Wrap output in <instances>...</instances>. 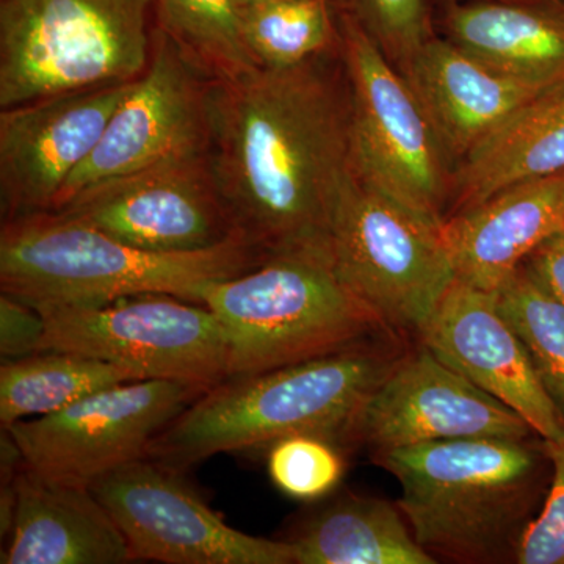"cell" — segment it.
I'll return each mask as SVG.
<instances>
[{
	"label": "cell",
	"mask_w": 564,
	"mask_h": 564,
	"mask_svg": "<svg viewBox=\"0 0 564 564\" xmlns=\"http://www.w3.org/2000/svg\"><path fill=\"white\" fill-rule=\"evenodd\" d=\"M296 564H434L400 508L378 499H345L303 527L292 541Z\"/></svg>",
	"instance_id": "obj_22"
},
{
	"label": "cell",
	"mask_w": 564,
	"mask_h": 564,
	"mask_svg": "<svg viewBox=\"0 0 564 564\" xmlns=\"http://www.w3.org/2000/svg\"><path fill=\"white\" fill-rule=\"evenodd\" d=\"M350 82L352 170L384 195L443 226L452 172L440 137L406 77L352 14L340 22Z\"/></svg>",
	"instance_id": "obj_8"
},
{
	"label": "cell",
	"mask_w": 564,
	"mask_h": 564,
	"mask_svg": "<svg viewBox=\"0 0 564 564\" xmlns=\"http://www.w3.org/2000/svg\"><path fill=\"white\" fill-rule=\"evenodd\" d=\"M419 336L445 366L521 415L544 443H563L564 415L496 293L455 280Z\"/></svg>",
	"instance_id": "obj_16"
},
{
	"label": "cell",
	"mask_w": 564,
	"mask_h": 564,
	"mask_svg": "<svg viewBox=\"0 0 564 564\" xmlns=\"http://www.w3.org/2000/svg\"><path fill=\"white\" fill-rule=\"evenodd\" d=\"M139 380L131 370L74 351L7 359L0 367V423L10 429L31 415L57 413L93 393Z\"/></svg>",
	"instance_id": "obj_23"
},
{
	"label": "cell",
	"mask_w": 564,
	"mask_h": 564,
	"mask_svg": "<svg viewBox=\"0 0 564 564\" xmlns=\"http://www.w3.org/2000/svg\"><path fill=\"white\" fill-rule=\"evenodd\" d=\"M494 293L532 356L545 391L564 415V304L525 263Z\"/></svg>",
	"instance_id": "obj_26"
},
{
	"label": "cell",
	"mask_w": 564,
	"mask_h": 564,
	"mask_svg": "<svg viewBox=\"0 0 564 564\" xmlns=\"http://www.w3.org/2000/svg\"><path fill=\"white\" fill-rule=\"evenodd\" d=\"M356 20L400 70L434 39L425 0H352Z\"/></svg>",
	"instance_id": "obj_28"
},
{
	"label": "cell",
	"mask_w": 564,
	"mask_h": 564,
	"mask_svg": "<svg viewBox=\"0 0 564 564\" xmlns=\"http://www.w3.org/2000/svg\"><path fill=\"white\" fill-rule=\"evenodd\" d=\"M393 362L358 344L269 372L226 378L169 423L147 456L182 473L210 456L295 434L332 441L352 432L367 397Z\"/></svg>",
	"instance_id": "obj_3"
},
{
	"label": "cell",
	"mask_w": 564,
	"mask_h": 564,
	"mask_svg": "<svg viewBox=\"0 0 564 564\" xmlns=\"http://www.w3.org/2000/svg\"><path fill=\"white\" fill-rule=\"evenodd\" d=\"M141 250H207L242 236L223 202L209 155L99 182L58 210Z\"/></svg>",
	"instance_id": "obj_13"
},
{
	"label": "cell",
	"mask_w": 564,
	"mask_h": 564,
	"mask_svg": "<svg viewBox=\"0 0 564 564\" xmlns=\"http://www.w3.org/2000/svg\"><path fill=\"white\" fill-rule=\"evenodd\" d=\"M452 43L492 68L564 82V18L534 3L484 0L448 14Z\"/></svg>",
	"instance_id": "obj_21"
},
{
	"label": "cell",
	"mask_w": 564,
	"mask_h": 564,
	"mask_svg": "<svg viewBox=\"0 0 564 564\" xmlns=\"http://www.w3.org/2000/svg\"><path fill=\"white\" fill-rule=\"evenodd\" d=\"M209 88L162 29L151 61L115 110L98 147L66 182L54 210L99 182L209 152Z\"/></svg>",
	"instance_id": "obj_12"
},
{
	"label": "cell",
	"mask_w": 564,
	"mask_h": 564,
	"mask_svg": "<svg viewBox=\"0 0 564 564\" xmlns=\"http://www.w3.org/2000/svg\"><path fill=\"white\" fill-rule=\"evenodd\" d=\"M135 80L62 93L0 111L3 220L55 209L66 182L98 147Z\"/></svg>",
	"instance_id": "obj_14"
},
{
	"label": "cell",
	"mask_w": 564,
	"mask_h": 564,
	"mask_svg": "<svg viewBox=\"0 0 564 564\" xmlns=\"http://www.w3.org/2000/svg\"><path fill=\"white\" fill-rule=\"evenodd\" d=\"M161 29L210 80L258 68L243 35L240 0H158Z\"/></svg>",
	"instance_id": "obj_24"
},
{
	"label": "cell",
	"mask_w": 564,
	"mask_h": 564,
	"mask_svg": "<svg viewBox=\"0 0 564 564\" xmlns=\"http://www.w3.org/2000/svg\"><path fill=\"white\" fill-rule=\"evenodd\" d=\"M46 322L31 304L2 293L0 296V355L7 359L24 358L41 351Z\"/></svg>",
	"instance_id": "obj_30"
},
{
	"label": "cell",
	"mask_w": 564,
	"mask_h": 564,
	"mask_svg": "<svg viewBox=\"0 0 564 564\" xmlns=\"http://www.w3.org/2000/svg\"><path fill=\"white\" fill-rule=\"evenodd\" d=\"M269 256L243 236L202 251L141 250L62 212H43L3 220L0 289L36 310L150 293L202 304L212 282L248 272Z\"/></svg>",
	"instance_id": "obj_2"
},
{
	"label": "cell",
	"mask_w": 564,
	"mask_h": 564,
	"mask_svg": "<svg viewBox=\"0 0 564 564\" xmlns=\"http://www.w3.org/2000/svg\"><path fill=\"white\" fill-rule=\"evenodd\" d=\"M455 280L496 292L541 245L564 232V172L518 182L444 221Z\"/></svg>",
	"instance_id": "obj_18"
},
{
	"label": "cell",
	"mask_w": 564,
	"mask_h": 564,
	"mask_svg": "<svg viewBox=\"0 0 564 564\" xmlns=\"http://www.w3.org/2000/svg\"><path fill=\"white\" fill-rule=\"evenodd\" d=\"M39 311L46 322L41 351L80 352L141 380L182 381L206 391L229 377L226 334L204 304L150 293Z\"/></svg>",
	"instance_id": "obj_9"
},
{
	"label": "cell",
	"mask_w": 564,
	"mask_h": 564,
	"mask_svg": "<svg viewBox=\"0 0 564 564\" xmlns=\"http://www.w3.org/2000/svg\"><path fill=\"white\" fill-rule=\"evenodd\" d=\"M562 172L564 88L519 111L455 166L447 218L518 182Z\"/></svg>",
	"instance_id": "obj_20"
},
{
	"label": "cell",
	"mask_w": 564,
	"mask_h": 564,
	"mask_svg": "<svg viewBox=\"0 0 564 564\" xmlns=\"http://www.w3.org/2000/svg\"><path fill=\"white\" fill-rule=\"evenodd\" d=\"M124 533L133 560L166 564H291L292 544L232 529L181 470L135 459L90 485Z\"/></svg>",
	"instance_id": "obj_11"
},
{
	"label": "cell",
	"mask_w": 564,
	"mask_h": 564,
	"mask_svg": "<svg viewBox=\"0 0 564 564\" xmlns=\"http://www.w3.org/2000/svg\"><path fill=\"white\" fill-rule=\"evenodd\" d=\"M270 478L285 496L314 500L332 492L344 474V459L329 440L295 434L270 445Z\"/></svg>",
	"instance_id": "obj_27"
},
{
	"label": "cell",
	"mask_w": 564,
	"mask_h": 564,
	"mask_svg": "<svg viewBox=\"0 0 564 564\" xmlns=\"http://www.w3.org/2000/svg\"><path fill=\"white\" fill-rule=\"evenodd\" d=\"M154 0H0V109L139 79Z\"/></svg>",
	"instance_id": "obj_6"
},
{
	"label": "cell",
	"mask_w": 564,
	"mask_h": 564,
	"mask_svg": "<svg viewBox=\"0 0 564 564\" xmlns=\"http://www.w3.org/2000/svg\"><path fill=\"white\" fill-rule=\"evenodd\" d=\"M499 2L540 3L544 0H499Z\"/></svg>",
	"instance_id": "obj_32"
},
{
	"label": "cell",
	"mask_w": 564,
	"mask_h": 564,
	"mask_svg": "<svg viewBox=\"0 0 564 564\" xmlns=\"http://www.w3.org/2000/svg\"><path fill=\"white\" fill-rule=\"evenodd\" d=\"M202 304L226 334L228 378L321 358L384 329L322 250L274 252L248 272L212 282Z\"/></svg>",
	"instance_id": "obj_4"
},
{
	"label": "cell",
	"mask_w": 564,
	"mask_h": 564,
	"mask_svg": "<svg viewBox=\"0 0 564 564\" xmlns=\"http://www.w3.org/2000/svg\"><path fill=\"white\" fill-rule=\"evenodd\" d=\"M209 162L237 231L261 250L329 251L352 172L350 110L313 61L210 80Z\"/></svg>",
	"instance_id": "obj_1"
},
{
	"label": "cell",
	"mask_w": 564,
	"mask_h": 564,
	"mask_svg": "<svg viewBox=\"0 0 564 564\" xmlns=\"http://www.w3.org/2000/svg\"><path fill=\"white\" fill-rule=\"evenodd\" d=\"M417 95L448 161L459 162L505 122L564 82L525 79L492 68L434 36L400 70Z\"/></svg>",
	"instance_id": "obj_17"
},
{
	"label": "cell",
	"mask_w": 564,
	"mask_h": 564,
	"mask_svg": "<svg viewBox=\"0 0 564 564\" xmlns=\"http://www.w3.org/2000/svg\"><path fill=\"white\" fill-rule=\"evenodd\" d=\"M525 265L564 304V232L541 245L527 259Z\"/></svg>",
	"instance_id": "obj_31"
},
{
	"label": "cell",
	"mask_w": 564,
	"mask_h": 564,
	"mask_svg": "<svg viewBox=\"0 0 564 564\" xmlns=\"http://www.w3.org/2000/svg\"><path fill=\"white\" fill-rule=\"evenodd\" d=\"M402 486V511L415 541L436 558L486 560L525 514L538 456L525 441L448 440L375 452Z\"/></svg>",
	"instance_id": "obj_5"
},
{
	"label": "cell",
	"mask_w": 564,
	"mask_h": 564,
	"mask_svg": "<svg viewBox=\"0 0 564 564\" xmlns=\"http://www.w3.org/2000/svg\"><path fill=\"white\" fill-rule=\"evenodd\" d=\"M552 463V485L541 513L527 524L516 541V562L564 564V441L544 443Z\"/></svg>",
	"instance_id": "obj_29"
},
{
	"label": "cell",
	"mask_w": 564,
	"mask_h": 564,
	"mask_svg": "<svg viewBox=\"0 0 564 564\" xmlns=\"http://www.w3.org/2000/svg\"><path fill=\"white\" fill-rule=\"evenodd\" d=\"M351 433L383 452L433 441H527L533 430L507 404L422 347L395 359L367 397Z\"/></svg>",
	"instance_id": "obj_15"
},
{
	"label": "cell",
	"mask_w": 564,
	"mask_h": 564,
	"mask_svg": "<svg viewBox=\"0 0 564 564\" xmlns=\"http://www.w3.org/2000/svg\"><path fill=\"white\" fill-rule=\"evenodd\" d=\"M243 35L263 68H291L313 61L332 43L326 0H262L242 9Z\"/></svg>",
	"instance_id": "obj_25"
},
{
	"label": "cell",
	"mask_w": 564,
	"mask_h": 564,
	"mask_svg": "<svg viewBox=\"0 0 564 564\" xmlns=\"http://www.w3.org/2000/svg\"><path fill=\"white\" fill-rule=\"evenodd\" d=\"M129 562L133 556L128 540L91 486L46 477L24 463L14 481L3 564Z\"/></svg>",
	"instance_id": "obj_19"
},
{
	"label": "cell",
	"mask_w": 564,
	"mask_h": 564,
	"mask_svg": "<svg viewBox=\"0 0 564 564\" xmlns=\"http://www.w3.org/2000/svg\"><path fill=\"white\" fill-rule=\"evenodd\" d=\"M262 2V0H240V3L243 6H248V3Z\"/></svg>",
	"instance_id": "obj_33"
},
{
	"label": "cell",
	"mask_w": 564,
	"mask_h": 564,
	"mask_svg": "<svg viewBox=\"0 0 564 564\" xmlns=\"http://www.w3.org/2000/svg\"><path fill=\"white\" fill-rule=\"evenodd\" d=\"M204 392L182 381H131L2 430H9L25 466L35 473L90 486L144 458L154 437Z\"/></svg>",
	"instance_id": "obj_10"
},
{
	"label": "cell",
	"mask_w": 564,
	"mask_h": 564,
	"mask_svg": "<svg viewBox=\"0 0 564 564\" xmlns=\"http://www.w3.org/2000/svg\"><path fill=\"white\" fill-rule=\"evenodd\" d=\"M441 228L355 170L345 182L329 220V254L384 328L421 332L455 281Z\"/></svg>",
	"instance_id": "obj_7"
}]
</instances>
